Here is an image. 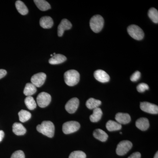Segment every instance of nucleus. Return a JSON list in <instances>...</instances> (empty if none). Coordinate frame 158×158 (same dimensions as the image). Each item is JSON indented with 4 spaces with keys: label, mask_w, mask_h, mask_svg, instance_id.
Instances as JSON below:
<instances>
[{
    "label": "nucleus",
    "mask_w": 158,
    "mask_h": 158,
    "mask_svg": "<svg viewBox=\"0 0 158 158\" xmlns=\"http://www.w3.org/2000/svg\"><path fill=\"white\" fill-rule=\"evenodd\" d=\"M37 130L43 135L49 138H52L55 133V126L50 121H44L41 124L37 125Z\"/></svg>",
    "instance_id": "1"
},
{
    "label": "nucleus",
    "mask_w": 158,
    "mask_h": 158,
    "mask_svg": "<svg viewBox=\"0 0 158 158\" xmlns=\"http://www.w3.org/2000/svg\"><path fill=\"white\" fill-rule=\"evenodd\" d=\"M64 77L65 84L71 87L77 85L80 81V74L74 69L66 71L64 73Z\"/></svg>",
    "instance_id": "2"
},
{
    "label": "nucleus",
    "mask_w": 158,
    "mask_h": 158,
    "mask_svg": "<svg viewBox=\"0 0 158 158\" xmlns=\"http://www.w3.org/2000/svg\"><path fill=\"white\" fill-rule=\"evenodd\" d=\"M104 24V20L101 15H94L90 20V27L94 33L100 32L103 27Z\"/></svg>",
    "instance_id": "3"
},
{
    "label": "nucleus",
    "mask_w": 158,
    "mask_h": 158,
    "mask_svg": "<svg viewBox=\"0 0 158 158\" xmlns=\"http://www.w3.org/2000/svg\"><path fill=\"white\" fill-rule=\"evenodd\" d=\"M127 32L131 37L136 40H140L144 37V31L138 26L131 25L128 27Z\"/></svg>",
    "instance_id": "4"
},
{
    "label": "nucleus",
    "mask_w": 158,
    "mask_h": 158,
    "mask_svg": "<svg viewBox=\"0 0 158 158\" xmlns=\"http://www.w3.org/2000/svg\"><path fill=\"white\" fill-rule=\"evenodd\" d=\"M80 124L78 122L70 121L66 122L62 126V131L65 134H70L78 131Z\"/></svg>",
    "instance_id": "5"
},
{
    "label": "nucleus",
    "mask_w": 158,
    "mask_h": 158,
    "mask_svg": "<svg viewBox=\"0 0 158 158\" xmlns=\"http://www.w3.org/2000/svg\"><path fill=\"white\" fill-rule=\"evenodd\" d=\"M132 143L129 141L125 140L118 143L116 148V154L118 156H123L126 154L132 147Z\"/></svg>",
    "instance_id": "6"
},
{
    "label": "nucleus",
    "mask_w": 158,
    "mask_h": 158,
    "mask_svg": "<svg viewBox=\"0 0 158 158\" xmlns=\"http://www.w3.org/2000/svg\"><path fill=\"white\" fill-rule=\"evenodd\" d=\"M51 100L50 94L45 92H41L37 97V103L40 108H45L50 103Z\"/></svg>",
    "instance_id": "7"
},
{
    "label": "nucleus",
    "mask_w": 158,
    "mask_h": 158,
    "mask_svg": "<svg viewBox=\"0 0 158 158\" xmlns=\"http://www.w3.org/2000/svg\"><path fill=\"white\" fill-rule=\"evenodd\" d=\"M46 77V75L44 73H39L35 74L31 77V83L35 87L39 88L44 84Z\"/></svg>",
    "instance_id": "8"
},
{
    "label": "nucleus",
    "mask_w": 158,
    "mask_h": 158,
    "mask_svg": "<svg viewBox=\"0 0 158 158\" xmlns=\"http://www.w3.org/2000/svg\"><path fill=\"white\" fill-rule=\"evenodd\" d=\"M140 108L141 110L146 113L152 114H157L158 113V106L148 102H141Z\"/></svg>",
    "instance_id": "9"
},
{
    "label": "nucleus",
    "mask_w": 158,
    "mask_h": 158,
    "mask_svg": "<svg viewBox=\"0 0 158 158\" xmlns=\"http://www.w3.org/2000/svg\"><path fill=\"white\" fill-rule=\"evenodd\" d=\"M79 105V100L77 98L71 99L65 106V110L70 114L74 113L77 110Z\"/></svg>",
    "instance_id": "10"
},
{
    "label": "nucleus",
    "mask_w": 158,
    "mask_h": 158,
    "mask_svg": "<svg viewBox=\"0 0 158 158\" xmlns=\"http://www.w3.org/2000/svg\"><path fill=\"white\" fill-rule=\"evenodd\" d=\"M72 25L68 19H63L61 21L58 27V35L59 37H62L64 31L71 28Z\"/></svg>",
    "instance_id": "11"
},
{
    "label": "nucleus",
    "mask_w": 158,
    "mask_h": 158,
    "mask_svg": "<svg viewBox=\"0 0 158 158\" xmlns=\"http://www.w3.org/2000/svg\"><path fill=\"white\" fill-rule=\"evenodd\" d=\"M94 75L95 79L101 83H107L110 81V76L104 70L98 69L94 72Z\"/></svg>",
    "instance_id": "12"
},
{
    "label": "nucleus",
    "mask_w": 158,
    "mask_h": 158,
    "mask_svg": "<svg viewBox=\"0 0 158 158\" xmlns=\"http://www.w3.org/2000/svg\"><path fill=\"white\" fill-rule=\"evenodd\" d=\"M115 119L117 123L120 124H126L131 121V117L127 113H117Z\"/></svg>",
    "instance_id": "13"
},
{
    "label": "nucleus",
    "mask_w": 158,
    "mask_h": 158,
    "mask_svg": "<svg viewBox=\"0 0 158 158\" xmlns=\"http://www.w3.org/2000/svg\"><path fill=\"white\" fill-rule=\"evenodd\" d=\"M53 24V20L50 16H43L40 20V25L43 28H51L52 27Z\"/></svg>",
    "instance_id": "14"
},
{
    "label": "nucleus",
    "mask_w": 158,
    "mask_h": 158,
    "mask_svg": "<svg viewBox=\"0 0 158 158\" xmlns=\"http://www.w3.org/2000/svg\"><path fill=\"white\" fill-rule=\"evenodd\" d=\"M135 124L137 127L142 131H146L149 127L148 119L144 117L138 118Z\"/></svg>",
    "instance_id": "15"
},
{
    "label": "nucleus",
    "mask_w": 158,
    "mask_h": 158,
    "mask_svg": "<svg viewBox=\"0 0 158 158\" xmlns=\"http://www.w3.org/2000/svg\"><path fill=\"white\" fill-rule=\"evenodd\" d=\"M66 59V57L62 54H56L49 59V63L51 65H58L65 62Z\"/></svg>",
    "instance_id": "16"
},
{
    "label": "nucleus",
    "mask_w": 158,
    "mask_h": 158,
    "mask_svg": "<svg viewBox=\"0 0 158 158\" xmlns=\"http://www.w3.org/2000/svg\"><path fill=\"white\" fill-rule=\"evenodd\" d=\"M12 131L16 135L20 136L24 135L27 130L21 123H15L12 126Z\"/></svg>",
    "instance_id": "17"
},
{
    "label": "nucleus",
    "mask_w": 158,
    "mask_h": 158,
    "mask_svg": "<svg viewBox=\"0 0 158 158\" xmlns=\"http://www.w3.org/2000/svg\"><path fill=\"white\" fill-rule=\"evenodd\" d=\"M93 136L98 140L105 142L107 141L108 138V135L106 132L100 129H97L94 131Z\"/></svg>",
    "instance_id": "18"
},
{
    "label": "nucleus",
    "mask_w": 158,
    "mask_h": 158,
    "mask_svg": "<svg viewBox=\"0 0 158 158\" xmlns=\"http://www.w3.org/2000/svg\"><path fill=\"white\" fill-rule=\"evenodd\" d=\"M102 114V112L100 108L98 107L94 109L93 114L90 116V121L93 123L98 122L101 118Z\"/></svg>",
    "instance_id": "19"
},
{
    "label": "nucleus",
    "mask_w": 158,
    "mask_h": 158,
    "mask_svg": "<svg viewBox=\"0 0 158 158\" xmlns=\"http://www.w3.org/2000/svg\"><path fill=\"white\" fill-rule=\"evenodd\" d=\"M37 91V87L32 83H28L27 84L23 90V93L26 96H31Z\"/></svg>",
    "instance_id": "20"
},
{
    "label": "nucleus",
    "mask_w": 158,
    "mask_h": 158,
    "mask_svg": "<svg viewBox=\"0 0 158 158\" xmlns=\"http://www.w3.org/2000/svg\"><path fill=\"white\" fill-rule=\"evenodd\" d=\"M15 7L17 11L22 15H26L28 13V9L24 3L22 1L18 0L15 2Z\"/></svg>",
    "instance_id": "21"
},
{
    "label": "nucleus",
    "mask_w": 158,
    "mask_h": 158,
    "mask_svg": "<svg viewBox=\"0 0 158 158\" xmlns=\"http://www.w3.org/2000/svg\"><path fill=\"white\" fill-rule=\"evenodd\" d=\"M37 8L42 11H45L51 9V6L44 0H34V1Z\"/></svg>",
    "instance_id": "22"
},
{
    "label": "nucleus",
    "mask_w": 158,
    "mask_h": 158,
    "mask_svg": "<svg viewBox=\"0 0 158 158\" xmlns=\"http://www.w3.org/2000/svg\"><path fill=\"white\" fill-rule=\"evenodd\" d=\"M106 127L109 131H113L121 129L122 125L117 122L109 120L106 124Z\"/></svg>",
    "instance_id": "23"
},
{
    "label": "nucleus",
    "mask_w": 158,
    "mask_h": 158,
    "mask_svg": "<svg viewBox=\"0 0 158 158\" xmlns=\"http://www.w3.org/2000/svg\"><path fill=\"white\" fill-rule=\"evenodd\" d=\"M101 104V101L93 98H90L86 102V106L88 109L94 110L95 108H98Z\"/></svg>",
    "instance_id": "24"
},
{
    "label": "nucleus",
    "mask_w": 158,
    "mask_h": 158,
    "mask_svg": "<svg viewBox=\"0 0 158 158\" xmlns=\"http://www.w3.org/2000/svg\"><path fill=\"white\" fill-rule=\"evenodd\" d=\"M19 120L21 122L24 123L31 118V114L27 110H21L18 113Z\"/></svg>",
    "instance_id": "25"
},
{
    "label": "nucleus",
    "mask_w": 158,
    "mask_h": 158,
    "mask_svg": "<svg viewBox=\"0 0 158 158\" xmlns=\"http://www.w3.org/2000/svg\"><path fill=\"white\" fill-rule=\"evenodd\" d=\"M25 103L29 110H34L37 107V104L32 96H27L25 99Z\"/></svg>",
    "instance_id": "26"
},
{
    "label": "nucleus",
    "mask_w": 158,
    "mask_h": 158,
    "mask_svg": "<svg viewBox=\"0 0 158 158\" xmlns=\"http://www.w3.org/2000/svg\"><path fill=\"white\" fill-rule=\"evenodd\" d=\"M148 15L152 21L155 23H158V11L154 8H152L148 10Z\"/></svg>",
    "instance_id": "27"
},
{
    "label": "nucleus",
    "mask_w": 158,
    "mask_h": 158,
    "mask_svg": "<svg viewBox=\"0 0 158 158\" xmlns=\"http://www.w3.org/2000/svg\"><path fill=\"white\" fill-rule=\"evenodd\" d=\"M86 155L81 151H75L70 154L69 158H86Z\"/></svg>",
    "instance_id": "28"
},
{
    "label": "nucleus",
    "mask_w": 158,
    "mask_h": 158,
    "mask_svg": "<svg viewBox=\"0 0 158 158\" xmlns=\"http://www.w3.org/2000/svg\"><path fill=\"white\" fill-rule=\"evenodd\" d=\"M137 90L140 93L144 92L146 90L149 89L148 85L145 83H142L139 84L137 87Z\"/></svg>",
    "instance_id": "29"
},
{
    "label": "nucleus",
    "mask_w": 158,
    "mask_h": 158,
    "mask_svg": "<svg viewBox=\"0 0 158 158\" xmlns=\"http://www.w3.org/2000/svg\"><path fill=\"white\" fill-rule=\"evenodd\" d=\"M24 153L21 150L16 151L12 154L11 158H25Z\"/></svg>",
    "instance_id": "30"
},
{
    "label": "nucleus",
    "mask_w": 158,
    "mask_h": 158,
    "mask_svg": "<svg viewBox=\"0 0 158 158\" xmlns=\"http://www.w3.org/2000/svg\"><path fill=\"white\" fill-rule=\"evenodd\" d=\"M141 76V74L140 72L138 71L135 72L131 77V81L133 82L137 81L140 79Z\"/></svg>",
    "instance_id": "31"
},
{
    "label": "nucleus",
    "mask_w": 158,
    "mask_h": 158,
    "mask_svg": "<svg viewBox=\"0 0 158 158\" xmlns=\"http://www.w3.org/2000/svg\"><path fill=\"white\" fill-rule=\"evenodd\" d=\"M141 153L139 152H136L131 155L128 158H141Z\"/></svg>",
    "instance_id": "32"
},
{
    "label": "nucleus",
    "mask_w": 158,
    "mask_h": 158,
    "mask_svg": "<svg viewBox=\"0 0 158 158\" xmlns=\"http://www.w3.org/2000/svg\"><path fill=\"white\" fill-rule=\"evenodd\" d=\"M7 73V71L5 69H0V79L6 76Z\"/></svg>",
    "instance_id": "33"
},
{
    "label": "nucleus",
    "mask_w": 158,
    "mask_h": 158,
    "mask_svg": "<svg viewBox=\"0 0 158 158\" xmlns=\"http://www.w3.org/2000/svg\"><path fill=\"white\" fill-rule=\"evenodd\" d=\"M4 136H5V133H4V131H2V130H0V142L2 141Z\"/></svg>",
    "instance_id": "34"
},
{
    "label": "nucleus",
    "mask_w": 158,
    "mask_h": 158,
    "mask_svg": "<svg viewBox=\"0 0 158 158\" xmlns=\"http://www.w3.org/2000/svg\"><path fill=\"white\" fill-rule=\"evenodd\" d=\"M154 158H158V152L156 153L155 155L154 156Z\"/></svg>",
    "instance_id": "35"
},
{
    "label": "nucleus",
    "mask_w": 158,
    "mask_h": 158,
    "mask_svg": "<svg viewBox=\"0 0 158 158\" xmlns=\"http://www.w3.org/2000/svg\"><path fill=\"white\" fill-rule=\"evenodd\" d=\"M50 56H51V57H52L53 56V55L52 54H51V55H50Z\"/></svg>",
    "instance_id": "36"
},
{
    "label": "nucleus",
    "mask_w": 158,
    "mask_h": 158,
    "mask_svg": "<svg viewBox=\"0 0 158 158\" xmlns=\"http://www.w3.org/2000/svg\"><path fill=\"white\" fill-rule=\"evenodd\" d=\"M120 134H122V132H120Z\"/></svg>",
    "instance_id": "37"
}]
</instances>
